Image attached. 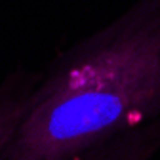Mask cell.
<instances>
[{"mask_svg":"<svg viewBox=\"0 0 160 160\" xmlns=\"http://www.w3.org/2000/svg\"><path fill=\"white\" fill-rule=\"evenodd\" d=\"M160 118V0H139L55 61L0 160H72Z\"/></svg>","mask_w":160,"mask_h":160,"instance_id":"obj_1","label":"cell"},{"mask_svg":"<svg viewBox=\"0 0 160 160\" xmlns=\"http://www.w3.org/2000/svg\"><path fill=\"white\" fill-rule=\"evenodd\" d=\"M160 147V124H145L78 154L72 160H149Z\"/></svg>","mask_w":160,"mask_h":160,"instance_id":"obj_2","label":"cell"},{"mask_svg":"<svg viewBox=\"0 0 160 160\" xmlns=\"http://www.w3.org/2000/svg\"><path fill=\"white\" fill-rule=\"evenodd\" d=\"M32 90H15V88H2L0 90V154L8 147L12 137L23 120L29 103H31Z\"/></svg>","mask_w":160,"mask_h":160,"instance_id":"obj_3","label":"cell"}]
</instances>
